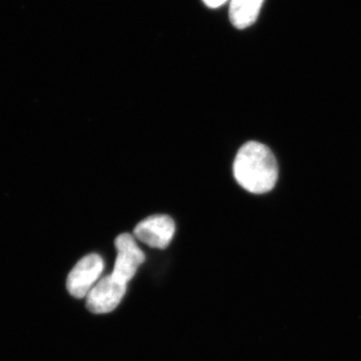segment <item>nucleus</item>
I'll return each mask as SVG.
<instances>
[{
    "label": "nucleus",
    "instance_id": "nucleus-1",
    "mask_svg": "<svg viewBox=\"0 0 361 361\" xmlns=\"http://www.w3.org/2000/svg\"><path fill=\"white\" fill-rule=\"evenodd\" d=\"M233 173L237 183L253 194H264L276 185L278 165L271 149L258 142H248L235 157Z\"/></svg>",
    "mask_w": 361,
    "mask_h": 361
},
{
    "label": "nucleus",
    "instance_id": "nucleus-2",
    "mask_svg": "<svg viewBox=\"0 0 361 361\" xmlns=\"http://www.w3.org/2000/svg\"><path fill=\"white\" fill-rule=\"evenodd\" d=\"M104 260L97 254H90L80 259L66 279V288L75 298L87 297L104 271Z\"/></svg>",
    "mask_w": 361,
    "mask_h": 361
},
{
    "label": "nucleus",
    "instance_id": "nucleus-3",
    "mask_svg": "<svg viewBox=\"0 0 361 361\" xmlns=\"http://www.w3.org/2000/svg\"><path fill=\"white\" fill-rule=\"evenodd\" d=\"M127 284L113 274L102 278L87 295V310L97 314L116 310L125 296Z\"/></svg>",
    "mask_w": 361,
    "mask_h": 361
},
{
    "label": "nucleus",
    "instance_id": "nucleus-4",
    "mask_svg": "<svg viewBox=\"0 0 361 361\" xmlns=\"http://www.w3.org/2000/svg\"><path fill=\"white\" fill-rule=\"evenodd\" d=\"M115 245L118 255L111 274L128 283L135 276L140 266L145 262L146 256L137 246L134 237L128 233L118 235Z\"/></svg>",
    "mask_w": 361,
    "mask_h": 361
},
{
    "label": "nucleus",
    "instance_id": "nucleus-5",
    "mask_svg": "<svg viewBox=\"0 0 361 361\" xmlns=\"http://www.w3.org/2000/svg\"><path fill=\"white\" fill-rule=\"evenodd\" d=\"M176 232L172 218L166 215L149 216L135 226L134 235L142 243L158 249L167 248Z\"/></svg>",
    "mask_w": 361,
    "mask_h": 361
},
{
    "label": "nucleus",
    "instance_id": "nucleus-6",
    "mask_svg": "<svg viewBox=\"0 0 361 361\" xmlns=\"http://www.w3.org/2000/svg\"><path fill=\"white\" fill-rule=\"evenodd\" d=\"M264 0H231L230 20L235 27L244 30L257 20Z\"/></svg>",
    "mask_w": 361,
    "mask_h": 361
},
{
    "label": "nucleus",
    "instance_id": "nucleus-7",
    "mask_svg": "<svg viewBox=\"0 0 361 361\" xmlns=\"http://www.w3.org/2000/svg\"><path fill=\"white\" fill-rule=\"evenodd\" d=\"M205 2L207 6L211 7V8H217L225 4L227 0H203Z\"/></svg>",
    "mask_w": 361,
    "mask_h": 361
}]
</instances>
